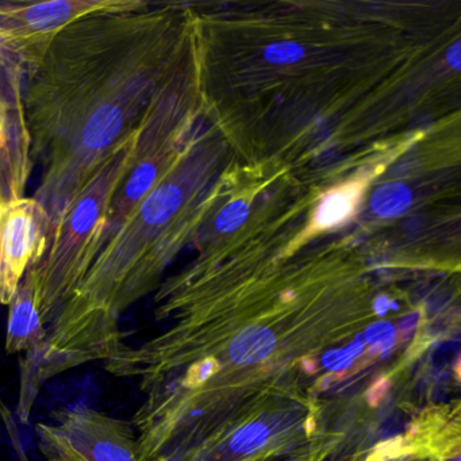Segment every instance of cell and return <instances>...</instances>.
Listing matches in <instances>:
<instances>
[{"label": "cell", "instance_id": "1", "mask_svg": "<svg viewBox=\"0 0 461 461\" xmlns=\"http://www.w3.org/2000/svg\"><path fill=\"white\" fill-rule=\"evenodd\" d=\"M187 42L185 13L150 4L87 15L53 40L23 87L32 158L42 169L33 198L52 231L113 150L137 133Z\"/></svg>", "mask_w": 461, "mask_h": 461}, {"label": "cell", "instance_id": "2", "mask_svg": "<svg viewBox=\"0 0 461 461\" xmlns=\"http://www.w3.org/2000/svg\"><path fill=\"white\" fill-rule=\"evenodd\" d=\"M136 134L115 148L71 209L53 229L42 255L29 267L37 309L47 329L74 295L101 252L107 214L133 164Z\"/></svg>", "mask_w": 461, "mask_h": 461}, {"label": "cell", "instance_id": "3", "mask_svg": "<svg viewBox=\"0 0 461 461\" xmlns=\"http://www.w3.org/2000/svg\"><path fill=\"white\" fill-rule=\"evenodd\" d=\"M148 5L144 0H0V53L13 59L29 77L69 23L98 13L131 12Z\"/></svg>", "mask_w": 461, "mask_h": 461}, {"label": "cell", "instance_id": "4", "mask_svg": "<svg viewBox=\"0 0 461 461\" xmlns=\"http://www.w3.org/2000/svg\"><path fill=\"white\" fill-rule=\"evenodd\" d=\"M36 431L40 449L85 461H141L137 439L126 420L91 407L59 410L52 422L37 423Z\"/></svg>", "mask_w": 461, "mask_h": 461}, {"label": "cell", "instance_id": "5", "mask_svg": "<svg viewBox=\"0 0 461 461\" xmlns=\"http://www.w3.org/2000/svg\"><path fill=\"white\" fill-rule=\"evenodd\" d=\"M25 80L23 68L0 53V203L25 196L34 168L23 104Z\"/></svg>", "mask_w": 461, "mask_h": 461}, {"label": "cell", "instance_id": "6", "mask_svg": "<svg viewBox=\"0 0 461 461\" xmlns=\"http://www.w3.org/2000/svg\"><path fill=\"white\" fill-rule=\"evenodd\" d=\"M52 233L50 217L34 198L0 203V304L9 306L29 267Z\"/></svg>", "mask_w": 461, "mask_h": 461}, {"label": "cell", "instance_id": "7", "mask_svg": "<svg viewBox=\"0 0 461 461\" xmlns=\"http://www.w3.org/2000/svg\"><path fill=\"white\" fill-rule=\"evenodd\" d=\"M47 336V326L37 309L33 285L25 275L9 303L6 352L10 355H33L41 349Z\"/></svg>", "mask_w": 461, "mask_h": 461}, {"label": "cell", "instance_id": "8", "mask_svg": "<svg viewBox=\"0 0 461 461\" xmlns=\"http://www.w3.org/2000/svg\"><path fill=\"white\" fill-rule=\"evenodd\" d=\"M363 188V182H355L331 191L322 199L315 212L312 226L318 230H326V229L337 228L349 220L357 207Z\"/></svg>", "mask_w": 461, "mask_h": 461}, {"label": "cell", "instance_id": "9", "mask_svg": "<svg viewBox=\"0 0 461 461\" xmlns=\"http://www.w3.org/2000/svg\"><path fill=\"white\" fill-rule=\"evenodd\" d=\"M274 333L264 326H250L231 341L230 358L239 366L258 363L271 355L275 348Z\"/></svg>", "mask_w": 461, "mask_h": 461}, {"label": "cell", "instance_id": "10", "mask_svg": "<svg viewBox=\"0 0 461 461\" xmlns=\"http://www.w3.org/2000/svg\"><path fill=\"white\" fill-rule=\"evenodd\" d=\"M412 202L411 191L403 183H387L375 190L371 206L379 217L393 218L403 214Z\"/></svg>", "mask_w": 461, "mask_h": 461}, {"label": "cell", "instance_id": "11", "mask_svg": "<svg viewBox=\"0 0 461 461\" xmlns=\"http://www.w3.org/2000/svg\"><path fill=\"white\" fill-rule=\"evenodd\" d=\"M268 429L263 423H249L237 430L231 439V449L239 453H255L266 445Z\"/></svg>", "mask_w": 461, "mask_h": 461}, {"label": "cell", "instance_id": "12", "mask_svg": "<svg viewBox=\"0 0 461 461\" xmlns=\"http://www.w3.org/2000/svg\"><path fill=\"white\" fill-rule=\"evenodd\" d=\"M218 369H220V364H218L215 358L209 357L204 358V360L196 361L195 364H193L188 368L185 380H183V384L188 388H196L202 383L206 382Z\"/></svg>", "mask_w": 461, "mask_h": 461}, {"label": "cell", "instance_id": "13", "mask_svg": "<svg viewBox=\"0 0 461 461\" xmlns=\"http://www.w3.org/2000/svg\"><path fill=\"white\" fill-rule=\"evenodd\" d=\"M267 52H268L269 60L279 64L295 63L303 56L301 45L295 42H280V44L272 45Z\"/></svg>", "mask_w": 461, "mask_h": 461}, {"label": "cell", "instance_id": "14", "mask_svg": "<svg viewBox=\"0 0 461 461\" xmlns=\"http://www.w3.org/2000/svg\"><path fill=\"white\" fill-rule=\"evenodd\" d=\"M248 215V206L242 202H236L234 204L226 207L220 217H218V228L223 231H231L239 228Z\"/></svg>", "mask_w": 461, "mask_h": 461}, {"label": "cell", "instance_id": "15", "mask_svg": "<svg viewBox=\"0 0 461 461\" xmlns=\"http://www.w3.org/2000/svg\"><path fill=\"white\" fill-rule=\"evenodd\" d=\"M406 452V444L402 438L388 439L375 447L368 457V461H388Z\"/></svg>", "mask_w": 461, "mask_h": 461}, {"label": "cell", "instance_id": "16", "mask_svg": "<svg viewBox=\"0 0 461 461\" xmlns=\"http://www.w3.org/2000/svg\"><path fill=\"white\" fill-rule=\"evenodd\" d=\"M393 334V328L388 323H377V325L372 326L368 331L369 339L372 344H375V347H379V345L385 347V342L387 345H391Z\"/></svg>", "mask_w": 461, "mask_h": 461}, {"label": "cell", "instance_id": "17", "mask_svg": "<svg viewBox=\"0 0 461 461\" xmlns=\"http://www.w3.org/2000/svg\"><path fill=\"white\" fill-rule=\"evenodd\" d=\"M0 417L5 420L7 431H9L10 437H12L13 442H14L15 450H17L18 457L21 461H29L28 456H26L25 450H23V444H21L20 436L13 430L12 422H10V410L0 402Z\"/></svg>", "mask_w": 461, "mask_h": 461}, {"label": "cell", "instance_id": "18", "mask_svg": "<svg viewBox=\"0 0 461 461\" xmlns=\"http://www.w3.org/2000/svg\"><path fill=\"white\" fill-rule=\"evenodd\" d=\"M353 353L350 349L336 350V352L328 353L325 356V366L331 369H341L349 366L353 358Z\"/></svg>", "mask_w": 461, "mask_h": 461}, {"label": "cell", "instance_id": "19", "mask_svg": "<svg viewBox=\"0 0 461 461\" xmlns=\"http://www.w3.org/2000/svg\"><path fill=\"white\" fill-rule=\"evenodd\" d=\"M388 387H390V383H388L387 379L377 380V382L369 388L368 395H366L369 403H371L372 406H376V404L382 401L385 393H387Z\"/></svg>", "mask_w": 461, "mask_h": 461}]
</instances>
